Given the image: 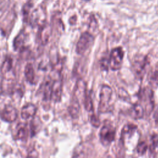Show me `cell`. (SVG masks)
<instances>
[{
  "label": "cell",
  "instance_id": "obj_19",
  "mask_svg": "<svg viewBox=\"0 0 158 158\" xmlns=\"http://www.w3.org/2000/svg\"><path fill=\"white\" fill-rule=\"evenodd\" d=\"M25 33L23 32H20L16 36L14 40V49H17L22 47L25 42Z\"/></svg>",
  "mask_w": 158,
  "mask_h": 158
},
{
  "label": "cell",
  "instance_id": "obj_11",
  "mask_svg": "<svg viewBox=\"0 0 158 158\" xmlns=\"http://www.w3.org/2000/svg\"><path fill=\"white\" fill-rule=\"evenodd\" d=\"M36 112V107L31 104L28 103L25 105L21 110V117L25 120L32 118Z\"/></svg>",
  "mask_w": 158,
  "mask_h": 158
},
{
  "label": "cell",
  "instance_id": "obj_23",
  "mask_svg": "<svg viewBox=\"0 0 158 158\" xmlns=\"http://www.w3.org/2000/svg\"><path fill=\"white\" fill-rule=\"evenodd\" d=\"M158 146V135L154 133L151 135L150 138V144L149 149L151 152H154L156 148Z\"/></svg>",
  "mask_w": 158,
  "mask_h": 158
},
{
  "label": "cell",
  "instance_id": "obj_21",
  "mask_svg": "<svg viewBox=\"0 0 158 158\" xmlns=\"http://www.w3.org/2000/svg\"><path fill=\"white\" fill-rule=\"evenodd\" d=\"M149 83L152 88L158 87V70H156L151 73L149 77Z\"/></svg>",
  "mask_w": 158,
  "mask_h": 158
},
{
  "label": "cell",
  "instance_id": "obj_17",
  "mask_svg": "<svg viewBox=\"0 0 158 158\" xmlns=\"http://www.w3.org/2000/svg\"><path fill=\"white\" fill-rule=\"evenodd\" d=\"M80 110V104L78 99L74 97L69 107V112L73 117H75L78 114Z\"/></svg>",
  "mask_w": 158,
  "mask_h": 158
},
{
  "label": "cell",
  "instance_id": "obj_25",
  "mask_svg": "<svg viewBox=\"0 0 158 158\" xmlns=\"http://www.w3.org/2000/svg\"><path fill=\"white\" fill-rule=\"evenodd\" d=\"M154 118L155 119V121L158 123V107L156 109L155 112H154Z\"/></svg>",
  "mask_w": 158,
  "mask_h": 158
},
{
  "label": "cell",
  "instance_id": "obj_5",
  "mask_svg": "<svg viewBox=\"0 0 158 158\" xmlns=\"http://www.w3.org/2000/svg\"><path fill=\"white\" fill-rule=\"evenodd\" d=\"M94 41L93 36L89 32H84L81 35L77 43L76 52L78 54H83L91 46Z\"/></svg>",
  "mask_w": 158,
  "mask_h": 158
},
{
  "label": "cell",
  "instance_id": "obj_2",
  "mask_svg": "<svg viewBox=\"0 0 158 158\" xmlns=\"http://www.w3.org/2000/svg\"><path fill=\"white\" fill-rule=\"evenodd\" d=\"M112 93V90L109 86L106 85L102 86L99 93V102L98 106L99 112H106L109 109Z\"/></svg>",
  "mask_w": 158,
  "mask_h": 158
},
{
  "label": "cell",
  "instance_id": "obj_12",
  "mask_svg": "<svg viewBox=\"0 0 158 158\" xmlns=\"http://www.w3.org/2000/svg\"><path fill=\"white\" fill-rule=\"evenodd\" d=\"M144 108L139 103L133 105L129 110V115L133 119H141L144 117Z\"/></svg>",
  "mask_w": 158,
  "mask_h": 158
},
{
  "label": "cell",
  "instance_id": "obj_13",
  "mask_svg": "<svg viewBox=\"0 0 158 158\" xmlns=\"http://www.w3.org/2000/svg\"><path fill=\"white\" fill-rule=\"evenodd\" d=\"M52 81L51 79H48L41 85V91L43 95V99L48 101L51 99V88Z\"/></svg>",
  "mask_w": 158,
  "mask_h": 158
},
{
  "label": "cell",
  "instance_id": "obj_24",
  "mask_svg": "<svg viewBox=\"0 0 158 158\" xmlns=\"http://www.w3.org/2000/svg\"><path fill=\"white\" fill-rule=\"evenodd\" d=\"M89 121L91 124L96 128H98L100 125V120L98 118V117L94 114L93 112H92L91 115L89 116Z\"/></svg>",
  "mask_w": 158,
  "mask_h": 158
},
{
  "label": "cell",
  "instance_id": "obj_22",
  "mask_svg": "<svg viewBox=\"0 0 158 158\" xmlns=\"http://www.w3.org/2000/svg\"><path fill=\"white\" fill-rule=\"evenodd\" d=\"M148 148V146L147 143L145 141H141L138 143L136 149L139 155L143 156L146 153Z\"/></svg>",
  "mask_w": 158,
  "mask_h": 158
},
{
  "label": "cell",
  "instance_id": "obj_10",
  "mask_svg": "<svg viewBox=\"0 0 158 158\" xmlns=\"http://www.w3.org/2000/svg\"><path fill=\"white\" fill-rule=\"evenodd\" d=\"M51 33H52L51 27L48 23H45L41 27L40 31V40L42 44L45 45L48 43L50 36L51 35Z\"/></svg>",
  "mask_w": 158,
  "mask_h": 158
},
{
  "label": "cell",
  "instance_id": "obj_4",
  "mask_svg": "<svg viewBox=\"0 0 158 158\" xmlns=\"http://www.w3.org/2000/svg\"><path fill=\"white\" fill-rule=\"evenodd\" d=\"M115 128L110 124L104 125L99 131V138L104 146H107L114 141L115 138Z\"/></svg>",
  "mask_w": 158,
  "mask_h": 158
},
{
  "label": "cell",
  "instance_id": "obj_14",
  "mask_svg": "<svg viewBox=\"0 0 158 158\" xmlns=\"http://www.w3.org/2000/svg\"><path fill=\"white\" fill-rule=\"evenodd\" d=\"M24 73L27 81L31 84H34L35 80V73L34 67L31 64H27L26 65Z\"/></svg>",
  "mask_w": 158,
  "mask_h": 158
},
{
  "label": "cell",
  "instance_id": "obj_3",
  "mask_svg": "<svg viewBox=\"0 0 158 158\" xmlns=\"http://www.w3.org/2000/svg\"><path fill=\"white\" fill-rule=\"evenodd\" d=\"M124 52L122 48L118 47L113 49L108 59L109 67L112 70H117L120 69L123 59Z\"/></svg>",
  "mask_w": 158,
  "mask_h": 158
},
{
  "label": "cell",
  "instance_id": "obj_6",
  "mask_svg": "<svg viewBox=\"0 0 158 158\" xmlns=\"http://www.w3.org/2000/svg\"><path fill=\"white\" fill-rule=\"evenodd\" d=\"M30 22L35 25L41 27L46 23V13L43 7L35 8L29 15Z\"/></svg>",
  "mask_w": 158,
  "mask_h": 158
},
{
  "label": "cell",
  "instance_id": "obj_20",
  "mask_svg": "<svg viewBox=\"0 0 158 158\" xmlns=\"http://www.w3.org/2000/svg\"><path fill=\"white\" fill-rule=\"evenodd\" d=\"M12 67V60L10 57H7L4 61L3 62L1 68V72L2 73L4 74L9 72Z\"/></svg>",
  "mask_w": 158,
  "mask_h": 158
},
{
  "label": "cell",
  "instance_id": "obj_15",
  "mask_svg": "<svg viewBox=\"0 0 158 158\" xmlns=\"http://www.w3.org/2000/svg\"><path fill=\"white\" fill-rule=\"evenodd\" d=\"M137 129V126L134 124H127L125 125L121 131L120 139L123 140L125 136H131Z\"/></svg>",
  "mask_w": 158,
  "mask_h": 158
},
{
  "label": "cell",
  "instance_id": "obj_16",
  "mask_svg": "<svg viewBox=\"0 0 158 158\" xmlns=\"http://www.w3.org/2000/svg\"><path fill=\"white\" fill-rule=\"evenodd\" d=\"M28 135V128L27 125L19 124L17 127V131L16 133L17 138L20 140H25Z\"/></svg>",
  "mask_w": 158,
  "mask_h": 158
},
{
  "label": "cell",
  "instance_id": "obj_18",
  "mask_svg": "<svg viewBox=\"0 0 158 158\" xmlns=\"http://www.w3.org/2000/svg\"><path fill=\"white\" fill-rule=\"evenodd\" d=\"M83 104L85 109L88 112L93 111V104L92 101V98L89 93L86 92L83 98Z\"/></svg>",
  "mask_w": 158,
  "mask_h": 158
},
{
  "label": "cell",
  "instance_id": "obj_7",
  "mask_svg": "<svg viewBox=\"0 0 158 158\" xmlns=\"http://www.w3.org/2000/svg\"><path fill=\"white\" fill-rule=\"evenodd\" d=\"M62 91V81L60 77H58L52 81L51 88V99L54 102L60 101Z\"/></svg>",
  "mask_w": 158,
  "mask_h": 158
},
{
  "label": "cell",
  "instance_id": "obj_8",
  "mask_svg": "<svg viewBox=\"0 0 158 158\" xmlns=\"http://www.w3.org/2000/svg\"><path fill=\"white\" fill-rule=\"evenodd\" d=\"M0 115L2 120L7 122H12L16 120L18 113L17 109L14 106L6 105L1 111Z\"/></svg>",
  "mask_w": 158,
  "mask_h": 158
},
{
  "label": "cell",
  "instance_id": "obj_1",
  "mask_svg": "<svg viewBox=\"0 0 158 158\" xmlns=\"http://www.w3.org/2000/svg\"><path fill=\"white\" fill-rule=\"evenodd\" d=\"M139 99L141 105L143 107L144 112L149 115L154 109V98L153 92L149 88L143 89L139 93Z\"/></svg>",
  "mask_w": 158,
  "mask_h": 158
},
{
  "label": "cell",
  "instance_id": "obj_9",
  "mask_svg": "<svg viewBox=\"0 0 158 158\" xmlns=\"http://www.w3.org/2000/svg\"><path fill=\"white\" fill-rule=\"evenodd\" d=\"M147 64V58L145 56H139L135 57L133 64V68L136 74L142 76L144 72V69Z\"/></svg>",
  "mask_w": 158,
  "mask_h": 158
}]
</instances>
